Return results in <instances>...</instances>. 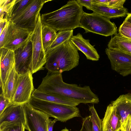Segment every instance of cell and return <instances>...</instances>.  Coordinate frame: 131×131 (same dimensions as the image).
Listing matches in <instances>:
<instances>
[{"label":"cell","mask_w":131,"mask_h":131,"mask_svg":"<svg viewBox=\"0 0 131 131\" xmlns=\"http://www.w3.org/2000/svg\"><path fill=\"white\" fill-rule=\"evenodd\" d=\"M36 89L45 93L61 94L80 103L97 104L99 102L97 95L92 92L89 86L81 87L66 83L63 81L62 73L48 71Z\"/></svg>","instance_id":"1"},{"label":"cell","mask_w":131,"mask_h":131,"mask_svg":"<svg viewBox=\"0 0 131 131\" xmlns=\"http://www.w3.org/2000/svg\"><path fill=\"white\" fill-rule=\"evenodd\" d=\"M84 12L76 0H70L58 10L42 14L41 21L42 25L57 31L73 30L80 27V20Z\"/></svg>","instance_id":"2"},{"label":"cell","mask_w":131,"mask_h":131,"mask_svg":"<svg viewBox=\"0 0 131 131\" xmlns=\"http://www.w3.org/2000/svg\"><path fill=\"white\" fill-rule=\"evenodd\" d=\"M78 50L70 39L67 40L46 53L45 68L48 71L55 73L71 70L78 65Z\"/></svg>","instance_id":"3"},{"label":"cell","mask_w":131,"mask_h":131,"mask_svg":"<svg viewBox=\"0 0 131 131\" xmlns=\"http://www.w3.org/2000/svg\"><path fill=\"white\" fill-rule=\"evenodd\" d=\"M34 108L41 111L62 122L76 117H81L79 108L72 106L45 101L31 96L28 102Z\"/></svg>","instance_id":"4"},{"label":"cell","mask_w":131,"mask_h":131,"mask_svg":"<svg viewBox=\"0 0 131 131\" xmlns=\"http://www.w3.org/2000/svg\"><path fill=\"white\" fill-rule=\"evenodd\" d=\"M80 25L84 29L85 33L91 32L105 36L117 34V27L114 23L94 12L89 14L84 12L80 20Z\"/></svg>","instance_id":"5"},{"label":"cell","mask_w":131,"mask_h":131,"mask_svg":"<svg viewBox=\"0 0 131 131\" xmlns=\"http://www.w3.org/2000/svg\"><path fill=\"white\" fill-rule=\"evenodd\" d=\"M52 0H31L18 14L9 20L18 27L32 32L36 25L40 12L44 4Z\"/></svg>","instance_id":"6"},{"label":"cell","mask_w":131,"mask_h":131,"mask_svg":"<svg viewBox=\"0 0 131 131\" xmlns=\"http://www.w3.org/2000/svg\"><path fill=\"white\" fill-rule=\"evenodd\" d=\"M41 15L39 14L36 27L32 32L30 40L32 46V59L31 73L42 69L46 62V53L42 40L41 29L42 24Z\"/></svg>","instance_id":"7"},{"label":"cell","mask_w":131,"mask_h":131,"mask_svg":"<svg viewBox=\"0 0 131 131\" xmlns=\"http://www.w3.org/2000/svg\"><path fill=\"white\" fill-rule=\"evenodd\" d=\"M25 116V126L28 131H48L50 116L32 107L28 102L22 104Z\"/></svg>","instance_id":"8"},{"label":"cell","mask_w":131,"mask_h":131,"mask_svg":"<svg viewBox=\"0 0 131 131\" xmlns=\"http://www.w3.org/2000/svg\"><path fill=\"white\" fill-rule=\"evenodd\" d=\"M32 33V32L18 27L9 21L2 48L14 51L27 43L30 40Z\"/></svg>","instance_id":"9"},{"label":"cell","mask_w":131,"mask_h":131,"mask_svg":"<svg viewBox=\"0 0 131 131\" xmlns=\"http://www.w3.org/2000/svg\"><path fill=\"white\" fill-rule=\"evenodd\" d=\"M105 52L113 70L123 77L131 74V55L121 50L108 47Z\"/></svg>","instance_id":"10"},{"label":"cell","mask_w":131,"mask_h":131,"mask_svg":"<svg viewBox=\"0 0 131 131\" xmlns=\"http://www.w3.org/2000/svg\"><path fill=\"white\" fill-rule=\"evenodd\" d=\"M32 75L29 71L19 75L13 103L23 104L29 102L34 90Z\"/></svg>","instance_id":"11"},{"label":"cell","mask_w":131,"mask_h":131,"mask_svg":"<svg viewBox=\"0 0 131 131\" xmlns=\"http://www.w3.org/2000/svg\"><path fill=\"white\" fill-rule=\"evenodd\" d=\"M15 69L19 75L32 70V46L30 40L24 46L14 51Z\"/></svg>","instance_id":"12"},{"label":"cell","mask_w":131,"mask_h":131,"mask_svg":"<svg viewBox=\"0 0 131 131\" xmlns=\"http://www.w3.org/2000/svg\"><path fill=\"white\" fill-rule=\"evenodd\" d=\"M16 122H21L25 125V114L22 104L13 103L0 115V124Z\"/></svg>","instance_id":"13"},{"label":"cell","mask_w":131,"mask_h":131,"mask_svg":"<svg viewBox=\"0 0 131 131\" xmlns=\"http://www.w3.org/2000/svg\"><path fill=\"white\" fill-rule=\"evenodd\" d=\"M70 39L78 50L85 54L87 59L94 61L99 60L100 56L96 49L90 43V40L84 39L81 34L79 33L76 35H73Z\"/></svg>","instance_id":"14"},{"label":"cell","mask_w":131,"mask_h":131,"mask_svg":"<svg viewBox=\"0 0 131 131\" xmlns=\"http://www.w3.org/2000/svg\"><path fill=\"white\" fill-rule=\"evenodd\" d=\"M0 80L3 85L6 82L15 64L14 51L2 48H0Z\"/></svg>","instance_id":"15"},{"label":"cell","mask_w":131,"mask_h":131,"mask_svg":"<svg viewBox=\"0 0 131 131\" xmlns=\"http://www.w3.org/2000/svg\"><path fill=\"white\" fill-rule=\"evenodd\" d=\"M31 96L39 100L71 106H76L80 104L76 100L62 94L45 93L36 89L34 90Z\"/></svg>","instance_id":"16"},{"label":"cell","mask_w":131,"mask_h":131,"mask_svg":"<svg viewBox=\"0 0 131 131\" xmlns=\"http://www.w3.org/2000/svg\"><path fill=\"white\" fill-rule=\"evenodd\" d=\"M119 116L121 124L128 116L131 114V94L120 95L111 103Z\"/></svg>","instance_id":"17"},{"label":"cell","mask_w":131,"mask_h":131,"mask_svg":"<svg viewBox=\"0 0 131 131\" xmlns=\"http://www.w3.org/2000/svg\"><path fill=\"white\" fill-rule=\"evenodd\" d=\"M91 9L93 12L110 19L127 16L129 14L127 9L124 7L116 8L94 3H92Z\"/></svg>","instance_id":"18"},{"label":"cell","mask_w":131,"mask_h":131,"mask_svg":"<svg viewBox=\"0 0 131 131\" xmlns=\"http://www.w3.org/2000/svg\"><path fill=\"white\" fill-rule=\"evenodd\" d=\"M19 75L15 69V64L6 82L3 85L4 95L12 102L17 85Z\"/></svg>","instance_id":"19"},{"label":"cell","mask_w":131,"mask_h":131,"mask_svg":"<svg viewBox=\"0 0 131 131\" xmlns=\"http://www.w3.org/2000/svg\"><path fill=\"white\" fill-rule=\"evenodd\" d=\"M102 122L108 124L114 131H119L121 129L120 117L111 103L107 107Z\"/></svg>","instance_id":"20"},{"label":"cell","mask_w":131,"mask_h":131,"mask_svg":"<svg viewBox=\"0 0 131 131\" xmlns=\"http://www.w3.org/2000/svg\"><path fill=\"white\" fill-rule=\"evenodd\" d=\"M107 46L108 48L119 49L131 55V41L118 33L112 37Z\"/></svg>","instance_id":"21"},{"label":"cell","mask_w":131,"mask_h":131,"mask_svg":"<svg viewBox=\"0 0 131 131\" xmlns=\"http://www.w3.org/2000/svg\"><path fill=\"white\" fill-rule=\"evenodd\" d=\"M57 32L56 30L50 27L42 25V40L44 50L45 53L56 39Z\"/></svg>","instance_id":"22"},{"label":"cell","mask_w":131,"mask_h":131,"mask_svg":"<svg viewBox=\"0 0 131 131\" xmlns=\"http://www.w3.org/2000/svg\"><path fill=\"white\" fill-rule=\"evenodd\" d=\"M17 1V0H0V20L5 18L9 19L11 16L14 6Z\"/></svg>","instance_id":"23"},{"label":"cell","mask_w":131,"mask_h":131,"mask_svg":"<svg viewBox=\"0 0 131 131\" xmlns=\"http://www.w3.org/2000/svg\"><path fill=\"white\" fill-rule=\"evenodd\" d=\"M73 34V30L59 31L57 33L56 39L47 52L70 39Z\"/></svg>","instance_id":"24"},{"label":"cell","mask_w":131,"mask_h":131,"mask_svg":"<svg viewBox=\"0 0 131 131\" xmlns=\"http://www.w3.org/2000/svg\"><path fill=\"white\" fill-rule=\"evenodd\" d=\"M89 116L93 131H102V121L99 116L94 105L90 106Z\"/></svg>","instance_id":"25"},{"label":"cell","mask_w":131,"mask_h":131,"mask_svg":"<svg viewBox=\"0 0 131 131\" xmlns=\"http://www.w3.org/2000/svg\"><path fill=\"white\" fill-rule=\"evenodd\" d=\"M25 129L24 125L19 122L0 124V131H25Z\"/></svg>","instance_id":"26"},{"label":"cell","mask_w":131,"mask_h":131,"mask_svg":"<svg viewBox=\"0 0 131 131\" xmlns=\"http://www.w3.org/2000/svg\"><path fill=\"white\" fill-rule=\"evenodd\" d=\"M118 34L122 36L131 41V24L124 20L119 28Z\"/></svg>","instance_id":"27"},{"label":"cell","mask_w":131,"mask_h":131,"mask_svg":"<svg viewBox=\"0 0 131 131\" xmlns=\"http://www.w3.org/2000/svg\"><path fill=\"white\" fill-rule=\"evenodd\" d=\"M31 0H17L16 3L14 6L12 15L10 18L18 14L31 1Z\"/></svg>","instance_id":"28"},{"label":"cell","mask_w":131,"mask_h":131,"mask_svg":"<svg viewBox=\"0 0 131 131\" xmlns=\"http://www.w3.org/2000/svg\"><path fill=\"white\" fill-rule=\"evenodd\" d=\"M13 103V102L5 96L3 94L0 95V115L7 107Z\"/></svg>","instance_id":"29"},{"label":"cell","mask_w":131,"mask_h":131,"mask_svg":"<svg viewBox=\"0 0 131 131\" xmlns=\"http://www.w3.org/2000/svg\"><path fill=\"white\" fill-rule=\"evenodd\" d=\"M80 131H93L89 116L83 118L82 127Z\"/></svg>","instance_id":"30"},{"label":"cell","mask_w":131,"mask_h":131,"mask_svg":"<svg viewBox=\"0 0 131 131\" xmlns=\"http://www.w3.org/2000/svg\"><path fill=\"white\" fill-rule=\"evenodd\" d=\"M125 0H109L108 6L116 8H121L124 7L123 5Z\"/></svg>","instance_id":"31"},{"label":"cell","mask_w":131,"mask_h":131,"mask_svg":"<svg viewBox=\"0 0 131 131\" xmlns=\"http://www.w3.org/2000/svg\"><path fill=\"white\" fill-rule=\"evenodd\" d=\"M121 129L124 131H131V114L128 115L121 125Z\"/></svg>","instance_id":"32"},{"label":"cell","mask_w":131,"mask_h":131,"mask_svg":"<svg viewBox=\"0 0 131 131\" xmlns=\"http://www.w3.org/2000/svg\"><path fill=\"white\" fill-rule=\"evenodd\" d=\"M9 23V20L6 23L2 32L0 34V48H2L3 46Z\"/></svg>","instance_id":"33"},{"label":"cell","mask_w":131,"mask_h":131,"mask_svg":"<svg viewBox=\"0 0 131 131\" xmlns=\"http://www.w3.org/2000/svg\"><path fill=\"white\" fill-rule=\"evenodd\" d=\"M76 1L80 6H84L87 9L92 10L93 0H77Z\"/></svg>","instance_id":"34"},{"label":"cell","mask_w":131,"mask_h":131,"mask_svg":"<svg viewBox=\"0 0 131 131\" xmlns=\"http://www.w3.org/2000/svg\"><path fill=\"white\" fill-rule=\"evenodd\" d=\"M58 120L55 118L52 121L51 119H49L48 124V131H53V126L55 123Z\"/></svg>","instance_id":"35"},{"label":"cell","mask_w":131,"mask_h":131,"mask_svg":"<svg viewBox=\"0 0 131 131\" xmlns=\"http://www.w3.org/2000/svg\"><path fill=\"white\" fill-rule=\"evenodd\" d=\"M109 0H93L92 3L108 6Z\"/></svg>","instance_id":"36"},{"label":"cell","mask_w":131,"mask_h":131,"mask_svg":"<svg viewBox=\"0 0 131 131\" xmlns=\"http://www.w3.org/2000/svg\"><path fill=\"white\" fill-rule=\"evenodd\" d=\"M102 131H114L107 124L102 122Z\"/></svg>","instance_id":"37"},{"label":"cell","mask_w":131,"mask_h":131,"mask_svg":"<svg viewBox=\"0 0 131 131\" xmlns=\"http://www.w3.org/2000/svg\"><path fill=\"white\" fill-rule=\"evenodd\" d=\"M124 20L127 21L131 24V13H129Z\"/></svg>","instance_id":"38"},{"label":"cell","mask_w":131,"mask_h":131,"mask_svg":"<svg viewBox=\"0 0 131 131\" xmlns=\"http://www.w3.org/2000/svg\"><path fill=\"white\" fill-rule=\"evenodd\" d=\"M61 131H69V130L66 127L64 129L62 130Z\"/></svg>","instance_id":"39"},{"label":"cell","mask_w":131,"mask_h":131,"mask_svg":"<svg viewBox=\"0 0 131 131\" xmlns=\"http://www.w3.org/2000/svg\"><path fill=\"white\" fill-rule=\"evenodd\" d=\"M119 131H124L123 130L121 129Z\"/></svg>","instance_id":"40"}]
</instances>
